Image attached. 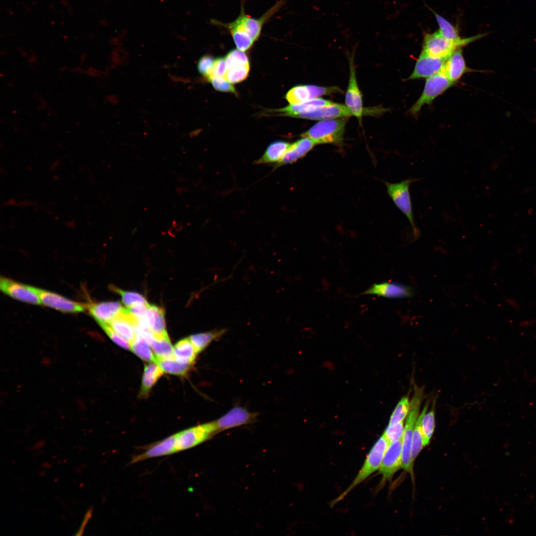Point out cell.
<instances>
[{
	"label": "cell",
	"instance_id": "6da1fadb",
	"mask_svg": "<svg viewBox=\"0 0 536 536\" xmlns=\"http://www.w3.org/2000/svg\"><path fill=\"white\" fill-rule=\"evenodd\" d=\"M282 4V1L276 3L259 18L247 15L242 5L240 14L234 21L227 23L215 21V24L226 28L230 32L237 49L244 52L251 48L258 39L264 23Z\"/></svg>",
	"mask_w": 536,
	"mask_h": 536
},
{
	"label": "cell",
	"instance_id": "7a4b0ae2",
	"mask_svg": "<svg viewBox=\"0 0 536 536\" xmlns=\"http://www.w3.org/2000/svg\"><path fill=\"white\" fill-rule=\"evenodd\" d=\"M488 34L489 33H483L469 38H462L458 41H453L444 37L438 31L426 34L421 52L434 58L448 59L456 50Z\"/></svg>",
	"mask_w": 536,
	"mask_h": 536
},
{
	"label": "cell",
	"instance_id": "3957f363",
	"mask_svg": "<svg viewBox=\"0 0 536 536\" xmlns=\"http://www.w3.org/2000/svg\"><path fill=\"white\" fill-rule=\"evenodd\" d=\"M348 119V118H341L321 121L301 136L311 139L316 145L330 143L341 145Z\"/></svg>",
	"mask_w": 536,
	"mask_h": 536
},
{
	"label": "cell",
	"instance_id": "277c9868",
	"mask_svg": "<svg viewBox=\"0 0 536 536\" xmlns=\"http://www.w3.org/2000/svg\"><path fill=\"white\" fill-rule=\"evenodd\" d=\"M389 445V442L383 434L371 448L362 467L353 481L345 491L332 501L331 505L334 506L341 500L356 486L379 469Z\"/></svg>",
	"mask_w": 536,
	"mask_h": 536
},
{
	"label": "cell",
	"instance_id": "5b68a950",
	"mask_svg": "<svg viewBox=\"0 0 536 536\" xmlns=\"http://www.w3.org/2000/svg\"><path fill=\"white\" fill-rule=\"evenodd\" d=\"M418 180L416 178H408L398 183H385L389 196L396 206L407 218L415 238L419 236V231L415 223L409 188L413 183Z\"/></svg>",
	"mask_w": 536,
	"mask_h": 536
},
{
	"label": "cell",
	"instance_id": "8992f818",
	"mask_svg": "<svg viewBox=\"0 0 536 536\" xmlns=\"http://www.w3.org/2000/svg\"><path fill=\"white\" fill-rule=\"evenodd\" d=\"M420 390H416L410 402L408 415L405 421L402 438V468L412 472L413 463L411 459V447L413 432L415 423L418 416L422 400Z\"/></svg>",
	"mask_w": 536,
	"mask_h": 536
},
{
	"label": "cell",
	"instance_id": "52a82bcc",
	"mask_svg": "<svg viewBox=\"0 0 536 536\" xmlns=\"http://www.w3.org/2000/svg\"><path fill=\"white\" fill-rule=\"evenodd\" d=\"M456 83L450 81L441 71L426 78L423 90L417 100L410 107L409 113L417 115L425 105H430Z\"/></svg>",
	"mask_w": 536,
	"mask_h": 536
},
{
	"label": "cell",
	"instance_id": "ba28073f",
	"mask_svg": "<svg viewBox=\"0 0 536 536\" xmlns=\"http://www.w3.org/2000/svg\"><path fill=\"white\" fill-rule=\"evenodd\" d=\"M217 433L213 421L191 427L176 434V452L192 448Z\"/></svg>",
	"mask_w": 536,
	"mask_h": 536
},
{
	"label": "cell",
	"instance_id": "9c48e42d",
	"mask_svg": "<svg viewBox=\"0 0 536 536\" xmlns=\"http://www.w3.org/2000/svg\"><path fill=\"white\" fill-rule=\"evenodd\" d=\"M349 78L347 89L346 92L345 102V105L350 111L353 116H355L359 121L361 120L362 116L367 113L382 112L381 108L379 109L369 111L366 110L363 107L362 98L361 91L359 88L356 77V70L354 64L353 57L350 58L349 62Z\"/></svg>",
	"mask_w": 536,
	"mask_h": 536
},
{
	"label": "cell",
	"instance_id": "30bf717a",
	"mask_svg": "<svg viewBox=\"0 0 536 536\" xmlns=\"http://www.w3.org/2000/svg\"><path fill=\"white\" fill-rule=\"evenodd\" d=\"M0 288L4 294L19 301L34 305L41 304L38 288L1 277Z\"/></svg>",
	"mask_w": 536,
	"mask_h": 536
},
{
	"label": "cell",
	"instance_id": "8fae6325",
	"mask_svg": "<svg viewBox=\"0 0 536 536\" xmlns=\"http://www.w3.org/2000/svg\"><path fill=\"white\" fill-rule=\"evenodd\" d=\"M402 438L389 444L383 458L378 473L382 476V482L390 480L402 468Z\"/></svg>",
	"mask_w": 536,
	"mask_h": 536
},
{
	"label": "cell",
	"instance_id": "7c38bea8",
	"mask_svg": "<svg viewBox=\"0 0 536 536\" xmlns=\"http://www.w3.org/2000/svg\"><path fill=\"white\" fill-rule=\"evenodd\" d=\"M337 87H324L314 85H297L291 88L286 94L290 105L298 104L319 96L341 92Z\"/></svg>",
	"mask_w": 536,
	"mask_h": 536
},
{
	"label": "cell",
	"instance_id": "4fadbf2b",
	"mask_svg": "<svg viewBox=\"0 0 536 536\" xmlns=\"http://www.w3.org/2000/svg\"><path fill=\"white\" fill-rule=\"evenodd\" d=\"M257 415V413L250 412L242 406H235L213 422L218 432L252 423L256 420Z\"/></svg>",
	"mask_w": 536,
	"mask_h": 536
},
{
	"label": "cell",
	"instance_id": "5bb4252c",
	"mask_svg": "<svg viewBox=\"0 0 536 536\" xmlns=\"http://www.w3.org/2000/svg\"><path fill=\"white\" fill-rule=\"evenodd\" d=\"M41 304L64 313H78L84 311L88 305L69 300L60 295L39 288Z\"/></svg>",
	"mask_w": 536,
	"mask_h": 536
},
{
	"label": "cell",
	"instance_id": "9a60e30c",
	"mask_svg": "<svg viewBox=\"0 0 536 536\" xmlns=\"http://www.w3.org/2000/svg\"><path fill=\"white\" fill-rule=\"evenodd\" d=\"M362 294L400 299L412 297L414 292L413 289L409 286L394 282H384L373 284Z\"/></svg>",
	"mask_w": 536,
	"mask_h": 536
},
{
	"label": "cell",
	"instance_id": "2e32d148",
	"mask_svg": "<svg viewBox=\"0 0 536 536\" xmlns=\"http://www.w3.org/2000/svg\"><path fill=\"white\" fill-rule=\"evenodd\" d=\"M447 59L432 57L421 52L412 73L407 79H426L440 72Z\"/></svg>",
	"mask_w": 536,
	"mask_h": 536
},
{
	"label": "cell",
	"instance_id": "e0dca14e",
	"mask_svg": "<svg viewBox=\"0 0 536 536\" xmlns=\"http://www.w3.org/2000/svg\"><path fill=\"white\" fill-rule=\"evenodd\" d=\"M473 71L492 72L491 70H475L466 65L461 48L454 51L447 59L441 72L452 82H456L466 73Z\"/></svg>",
	"mask_w": 536,
	"mask_h": 536
},
{
	"label": "cell",
	"instance_id": "ac0fdd59",
	"mask_svg": "<svg viewBox=\"0 0 536 536\" xmlns=\"http://www.w3.org/2000/svg\"><path fill=\"white\" fill-rule=\"evenodd\" d=\"M351 116H353L352 114L346 105L334 103L300 113L296 118L322 121L348 118Z\"/></svg>",
	"mask_w": 536,
	"mask_h": 536
},
{
	"label": "cell",
	"instance_id": "d6986e66",
	"mask_svg": "<svg viewBox=\"0 0 536 536\" xmlns=\"http://www.w3.org/2000/svg\"><path fill=\"white\" fill-rule=\"evenodd\" d=\"M135 324L134 318L126 311L125 308H123L108 324L115 332L130 344L136 337Z\"/></svg>",
	"mask_w": 536,
	"mask_h": 536
},
{
	"label": "cell",
	"instance_id": "ffe728a7",
	"mask_svg": "<svg viewBox=\"0 0 536 536\" xmlns=\"http://www.w3.org/2000/svg\"><path fill=\"white\" fill-rule=\"evenodd\" d=\"M311 139L302 137L290 144L285 153L279 162L276 164L274 168L282 165L291 164L304 157L316 145Z\"/></svg>",
	"mask_w": 536,
	"mask_h": 536
},
{
	"label": "cell",
	"instance_id": "44dd1931",
	"mask_svg": "<svg viewBox=\"0 0 536 536\" xmlns=\"http://www.w3.org/2000/svg\"><path fill=\"white\" fill-rule=\"evenodd\" d=\"M175 443L176 434L150 446L143 453L134 456L130 464L176 453Z\"/></svg>",
	"mask_w": 536,
	"mask_h": 536
},
{
	"label": "cell",
	"instance_id": "7402d4cb",
	"mask_svg": "<svg viewBox=\"0 0 536 536\" xmlns=\"http://www.w3.org/2000/svg\"><path fill=\"white\" fill-rule=\"evenodd\" d=\"M123 307L119 302H102L88 305L91 316L99 325L109 324Z\"/></svg>",
	"mask_w": 536,
	"mask_h": 536
},
{
	"label": "cell",
	"instance_id": "603a6c76",
	"mask_svg": "<svg viewBox=\"0 0 536 536\" xmlns=\"http://www.w3.org/2000/svg\"><path fill=\"white\" fill-rule=\"evenodd\" d=\"M331 101L321 98H316L309 100L303 103L290 105L283 108L276 110L275 112L281 116L296 118L299 114L306 112L316 108L333 104Z\"/></svg>",
	"mask_w": 536,
	"mask_h": 536
},
{
	"label": "cell",
	"instance_id": "cb8c5ba5",
	"mask_svg": "<svg viewBox=\"0 0 536 536\" xmlns=\"http://www.w3.org/2000/svg\"><path fill=\"white\" fill-rule=\"evenodd\" d=\"M164 372L156 362H151L144 366L139 392V397L146 398Z\"/></svg>",
	"mask_w": 536,
	"mask_h": 536
},
{
	"label": "cell",
	"instance_id": "d4e9b609",
	"mask_svg": "<svg viewBox=\"0 0 536 536\" xmlns=\"http://www.w3.org/2000/svg\"><path fill=\"white\" fill-rule=\"evenodd\" d=\"M290 143L276 140L270 143L262 156L256 161L258 164L275 163L280 162L285 153Z\"/></svg>",
	"mask_w": 536,
	"mask_h": 536
},
{
	"label": "cell",
	"instance_id": "484cf974",
	"mask_svg": "<svg viewBox=\"0 0 536 536\" xmlns=\"http://www.w3.org/2000/svg\"><path fill=\"white\" fill-rule=\"evenodd\" d=\"M154 336L150 344L156 361L175 358L174 347L167 333Z\"/></svg>",
	"mask_w": 536,
	"mask_h": 536
},
{
	"label": "cell",
	"instance_id": "4316f807",
	"mask_svg": "<svg viewBox=\"0 0 536 536\" xmlns=\"http://www.w3.org/2000/svg\"><path fill=\"white\" fill-rule=\"evenodd\" d=\"M175 358L182 362L193 364L198 354L189 337L178 341L174 347Z\"/></svg>",
	"mask_w": 536,
	"mask_h": 536
},
{
	"label": "cell",
	"instance_id": "83f0119b",
	"mask_svg": "<svg viewBox=\"0 0 536 536\" xmlns=\"http://www.w3.org/2000/svg\"><path fill=\"white\" fill-rule=\"evenodd\" d=\"M225 332V329L214 330L193 335L189 338L199 354L212 341L221 337Z\"/></svg>",
	"mask_w": 536,
	"mask_h": 536
},
{
	"label": "cell",
	"instance_id": "f1b7e54d",
	"mask_svg": "<svg viewBox=\"0 0 536 536\" xmlns=\"http://www.w3.org/2000/svg\"><path fill=\"white\" fill-rule=\"evenodd\" d=\"M130 345L131 350L143 360L156 362V359L150 343L142 336L136 335L135 339Z\"/></svg>",
	"mask_w": 536,
	"mask_h": 536
},
{
	"label": "cell",
	"instance_id": "f546056e",
	"mask_svg": "<svg viewBox=\"0 0 536 536\" xmlns=\"http://www.w3.org/2000/svg\"><path fill=\"white\" fill-rule=\"evenodd\" d=\"M156 363L160 366L164 373L182 376L187 374L193 365L182 362L175 358L157 360Z\"/></svg>",
	"mask_w": 536,
	"mask_h": 536
},
{
	"label": "cell",
	"instance_id": "4dcf8cb0",
	"mask_svg": "<svg viewBox=\"0 0 536 536\" xmlns=\"http://www.w3.org/2000/svg\"><path fill=\"white\" fill-rule=\"evenodd\" d=\"M427 404L424 406L421 413L418 416L415 423L413 432L411 447V459L413 462L418 455L422 449L424 447L423 444L421 421L424 414L427 411Z\"/></svg>",
	"mask_w": 536,
	"mask_h": 536
},
{
	"label": "cell",
	"instance_id": "1f68e13d",
	"mask_svg": "<svg viewBox=\"0 0 536 536\" xmlns=\"http://www.w3.org/2000/svg\"><path fill=\"white\" fill-rule=\"evenodd\" d=\"M152 312V321L150 330L154 336L167 333L163 309L157 306L150 305Z\"/></svg>",
	"mask_w": 536,
	"mask_h": 536
},
{
	"label": "cell",
	"instance_id": "d6a6232c",
	"mask_svg": "<svg viewBox=\"0 0 536 536\" xmlns=\"http://www.w3.org/2000/svg\"><path fill=\"white\" fill-rule=\"evenodd\" d=\"M439 29L438 32L444 37L453 41L462 39L457 28L442 16L433 11Z\"/></svg>",
	"mask_w": 536,
	"mask_h": 536
},
{
	"label": "cell",
	"instance_id": "836d02e7",
	"mask_svg": "<svg viewBox=\"0 0 536 536\" xmlns=\"http://www.w3.org/2000/svg\"><path fill=\"white\" fill-rule=\"evenodd\" d=\"M421 427L424 447L427 445L432 436L435 427V412L432 409L428 412H425L421 421Z\"/></svg>",
	"mask_w": 536,
	"mask_h": 536
},
{
	"label": "cell",
	"instance_id": "e575fe53",
	"mask_svg": "<svg viewBox=\"0 0 536 536\" xmlns=\"http://www.w3.org/2000/svg\"><path fill=\"white\" fill-rule=\"evenodd\" d=\"M227 70L234 67L250 65L247 55L238 49L229 51L225 57Z\"/></svg>",
	"mask_w": 536,
	"mask_h": 536
},
{
	"label": "cell",
	"instance_id": "d590c367",
	"mask_svg": "<svg viewBox=\"0 0 536 536\" xmlns=\"http://www.w3.org/2000/svg\"><path fill=\"white\" fill-rule=\"evenodd\" d=\"M410 404L408 398H402L393 411L389 421V426H393L403 421L408 413Z\"/></svg>",
	"mask_w": 536,
	"mask_h": 536
},
{
	"label": "cell",
	"instance_id": "8d00e7d4",
	"mask_svg": "<svg viewBox=\"0 0 536 536\" xmlns=\"http://www.w3.org/2000/svg\"><path fill=\"white\" fill-rule=\"evenodd\" d=\"M111 287L113 290L121 295L123 303L127 307L139 303H148L145 297L138 293L124 291L115 286Z\"/></svg>",
	"mask_w": 536,
	"mask_h": 536
},
{
	"label": "cell",
	"instance_id": "74e56055",
	"mask_svg": "<svg viewBox=\"0 0 536 536\" xmlns=\"http://www.w3.org/2000/svg\"><path fill=\"white\" fill-rule=\"evenodd\" d=\"M249 70L250 65L234 67L227 69L224 77L231 83H236L245 79Z\"/></svg>",
	"mask_w": 536,
	"mask_h": 536
},
{
	"label": "cell",
	"instance_id": "f35d334b",
	"mask_svg": "<svg viewBox=\"0 0 536 536\" xmlns=\"http://www.w3.org/2000/svg\"><path fill=\"white\" fill-rule=\"evenodd\" d=\"M99 325L102 328L110 339L116 344L125 349H131L129 342L115 332L108 324H102Z\"/></svg>",
	"mask_w": 536,
	"mask_h": 536
},
{
	"label": "cell",
	"instance_id": "ab89813d",
	"mask_svg": "<svg viewBox=\"0 0 536 536\" xmlns=\"http://www.w3.org/2000/svg\"><path fill=\"white\" fill-rule=\"evenodd\" d=\"M403 429V421H402L393 426L388 425L383 434L390 444L402 437Z\"/></svg>",
	"mask_w": 536,
	"mask_h": 536
},
{
	"label": "cell",
	"instance_id": "60d3db41",
	"mask_svg": "<svg viewBox=\"0 0 536 536\" xmlns=\"http://www.w3.org/2000/svg\"><path fill=\"white\" fill-rule=\"evenodd\" d=\"M226 71L227 66L225 58H218L215 59L213 66L207 78L210 80L215 77H224Z\"/></svg>",
	"mask_w": 536,
	"mask_h": 536
},
{
	"label": "cell",
	"instance_id": "b9f144b4",
	"mask_svg": "<svg viewBox=\"0 0 536 536\" xmlns=\"http://www.w3.org/2000/svg\"><path fill=\"white\" fill-rule=\"evenodd\" d=\"M209 80L216 90L221 92L236 93L234 87L224 77H215Z\"/></svg>",
	"mask_w": 536,
	"mask_h": 536
},
{
	"label": "cell",
	"instance_id": "7bdbcfd3",
	"mask_svg": "<svg viewBox=\"0 0 536 536\" xmlns=\"http://www.w3.org/2000/svg\"><path fill=\"white\" fill-rule=\"evenodd\" d=\"M214 61L215 59L211 56H202L200 59L197 65L199 72L207 77L213 66Z\"/></svg>",
	"mask_w": 536,
	"mask_h": 536
},
{
	"label": "cell",
	"instance_id": "ee69618b",
	"mask_svg": "<svg viewBox=\"0 0 536 536\" xmlns=\"http://www.w3.org/2000/svg\"><path fill=\"white\" fill-rule=\"evenodd\" d=\"M504 301L509 306L516 311L520 312L521 311V306L515 299L511 297H505L504 298Z\"/></svg>",
	"mask_w": 536,
	"mask_h": 536
},
{
	"label": "cell",
	"instance_id": "f6af8a7d",
	"mask_svg": "<svg viewBox=\"0 0 536 536\" xmlns=\"http://www.w3.org/2000/svg\"><path fill=\"white\" fill-rule=\"evenodd\" d=\"M91 516V509H90L88 510V511L87 512V513H86V515H85L84 520V521H83V523L82 524L81 527L80 528V529L78 532L77 534H76V535H82V531H83V530L84 529V526L86 525L87 522L88 521V520H89V519L90 518Z\"/></svg>",
	"mask_w": 536,
	"mask_h": 536
}]
</instances>
